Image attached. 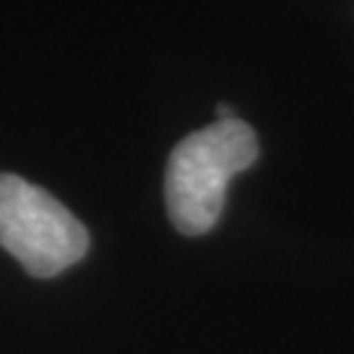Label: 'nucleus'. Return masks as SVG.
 <instances>
[{
	"mask_svg": "<svg viewBox=\"0 0 354 354\" xmlns=\"http://www.w3.org/2000/svg\"><path fill=\"white\" fill-rule=\"evenodd\" d=\"M260 145L254 131L239 118L215 121L178 142L165 168V205L171 223L200 236L223 213L228 181L257 160Z\"/></svg>",
	"mask_w": 354,
	"mask_h": 354,
	"instance_id": "f257e3e1",
	"label": "nucleus"
},
{
	"mask_svg": "<svg viewBox=\"0 0 354 354\" xmlns=\"http://www.w3.org/2000/svg\"><path fill=\"white\" fill-rule=\"evenodd\" d=\"M0 247L29 276L50 279L87 254L89 234L50 192L21 176L0 174Z\"/></svg>",
	"mask_w": 354,
	"mask_h": 354,
	"instance_id": "f03ea898",
	"label": "nucleus"
}]
</instances>
